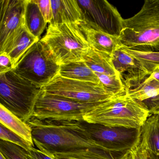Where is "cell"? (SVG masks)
Returning a JSON list of instances; mask_svg holds the SVG:
<instances>
[{
	"mask_svg": "<svg viewBox=\"0 0 159 159\" xmlns=\"http://www.w3.org/2000/svg\"><path fill=\"white\" fill-rule=\"evenodd\" d=\"M52 19L50 25L84 24L83 14L77 0H51Z\"/></svg>",
	"mask_w": 159,
	"mask_h": 159,
	"instance_id": "13",
	"label": "cell"
},
{
	"mask_svg": "<svg viewBox=\"0 0 159 159\" xmlns=\"http://www.w3.org/2000/svg\"><path fill=\"white\" fill-rule=\"evenodd\" d=\"M98 76L101 84L106 91L114 95H119L126 92L119 74L107 75L95 73Z\"/></svg>",
	"mask_w": 159,
	"mask_h": 159,
	"instance_id": "24",
	"label": "cell"
},
{
	"mask_svg": "<svg viewBox=\"0 0 159 159\" xmlns=\"http://www.w3.org/2000/svg\"><path fill=\"white\" fill-rule=\"evenodd\" d=\"M42 89L13 70L0 74V104L25 122L33 116Z\"/></svg>",
	"mask_w": 159,
	"mask_h": 159,
	"instance_id": "4",
	"label": "cell"
},
{
	"mask_svg": "<svg viewBox=\"0 0 159 159\" xmlns=\"http://www.w3.org/2000/svg\"><path fill=\"white\" fill-rule=\"evenodd\" d=\"M0 124L21 137L32 147H34L32 129L30 125L2 104H0Z\"/></svg>",
	"mask_w": 159,
	"mask_h": 159,
	"instance_id": "17",
	"label": "cell"
},
{
	"mask_svg": "<svg viewBox=\"0 0 159 159\" xmlns=\"http://www.w3.org/2000/svg\"><path fill=\"white\" fill-rule=\"evenodd\" d=\"M149 79L155 80L159 82V66L155 68L153 72L148 77Z\"/></svg>",
	"mask_w": 159,
	"mask_h": 159,
	"instance_id": "32",
	"label": "cell"
},
{
	"mask_svg": "<svg viewBox=\"0 0 159 159\" xmlns=\"http://www.w3.org/2000/svg\"><path fill=\"white\" fill-rule=\"evenodd\" d=\"M118 40L121 47L159 52V0H145L136 14L124 19Z\"/></svg>",
	"mask_w": 159,
	"mask_h": 159,
	"instance_id": "2",
	"label": "cell"
},
{
	"mask_svg": "<svg viewBox=\"0 0 159 159\" xmlns=\"http://www.w3.org/2000/svg\"><path fill=\"white\" fill-rule=\"evenodd\" d=\"M91 139L100 148L125 157L139 144L141 128L106 126L81 121Z\"/></svg>",
	"mask_w": 159,
	"mask_h": 159,
	"instance_id": "7",
	"label": "cell"
},
{
	"mask_svg": "<svg viewBox=\"0 0 159 159\" xmlns=\"http://www.w3.org/2000/svg\"><path fill=\"white\" fill-rule=\"evenodd\" d=\"M60 67L47 46L39 40L25 53L13 70L43 87L58 75Z\"/></svg>",
	"mask_w": 159,
	"mask_h": 159,
	"instance_id": "6",
	"label": "cell"
},
{
	"mask_svg": "<svg viewBox=\"0 0 159 159\" xmlns=\"http://www.w3.org/2000/svg\"><path fill=\"white\" fill-rule=\"evenodd\" d=\"M122 159H132V155H131V152H130L129 154H127L126 156H125Z\"/></svg>",
	"mask_w": 159,
	"mask_h": 159,
	"instance_id": "34",
	"label": "cell"
},
{
	"mask_svg": "<svg viewBox=\"0 0 159 159\" xmlns=\"http://www.w3.org/2000/svg\"><path fill=\"white\" fill-rule=\"evenodd\" d=\"M47 23H50L52 19V11L51 0H34Z\"/></svg>",
	"mask_w": 159,
	"mask_h": 159,
	"instance_id": "27",
	"label": "cell"
},
{
	"mask_svg": "<svg viewBox=\"0 0 159 159\" xmlns=\"http://www.w3.org/2000/svg\"><path fill=\"white\" fill-rule=\"evenodd\" d=\"M27 123L32 129L34 144L51 157L90 148L101 149L91 139L80 121L31 118Z\"/></svg>",
	"mask_w": 159,
	"mask_h": 159,
	"instance_id": "1",
	"label": "cell"
},
{
	"mask_svg": "<svg viewBox=\"0 0 159 159\" xmlns=\"http://www.w3.org/2000/svg\"><path fill=\"white\" fill-rule=\"evenodd\" d=\"M120 48L135 58L149 75L159 66V52L137 51L124 47Z\"/></svg>",
	"mask_w": 159,
	"mask_h": 159,
	"instance_id": "23",
	"label": "cell"
},
{
	"mask_svg": "<svg viewBox=\"0 0 159 159\" xmlns=\"http://www.w3.org/2000/svg\"><path fill=\"white\" fill-rule=\"evenodd\" d=\"M126 93L133 99L143 102L159 95V82L148 77L138 85L126 91Z\"/></svg>",
	"mask_w": 159,
	"mask_h": 159,
	"instance_id": "21",
	"label": "cell"
},
{
	"mask_svg": "<svg viewBox=\"0 0 159 159\" xmlns=\"http://www.w3.org/2000/svg\"><path fill=\"white\" fill-rule=\"evenodd\" d=\"M0 159H6L2 153H0Z\"/></svg>",
	"mask_w": 159,
	"mask_h": 159,
	"instance_id": "35",
	"label": "cell"
},
{
	"mask_svg": "<svg viewBox=\"0 0 159 159\" xmlns=\"http://www.w3.org/2000/svg\"><path fill=\"white\" fill-rule=\"evenodd\" d=\"M13 70L12 63L9 55L5 52L0 53V74Z\"/></svg>",
	"mask_w": 159,
	"mask_h": 159,
	"instance_id": "28",
	"label": "cell"
},
{
	"mask_svg": "<svg viewBox=\"0 0 159 159\" xmlns=\"http://www.w3.org/2000/svg\"><path fill=\"white\" fill-rule=\"evenodd\" d=\"M28 156L29 159H56L45 154L39 149L31 148L27 151Z\"/></svg>",
	"mask_w": 159,
	"mask_h": 159,
	"instance_id": "30",
	"label": "cell"
},
{
	"mask_svg": "<svg viewBox=\"0 0 159 159\" xmlns=\"http://www.w3.org/2000/svg\"><path fill=\"white\" fill-rule=\"evenodd\" d=\"M84 61L95 73L107 75L119 74L114 68L111 56L98 52L91 46L84 57Z\"/></svg>",
	"mask_w": 159,
	"mask_h": 159,
	"instance_id": "20",
	"label": "cell"
},
{
	"mask_svg": "<svg viewBox=\"0 0 159 159\" xmlns=\"http://www.w3.org/2000/svg\"><path fill=\"white\" fill-rule=\"evenodd\" d=\"M25 0L0 1V51L21 27L24 26Z\"/></svg>",
	"mask_w": 159,
	"mask_h": 159,
	"instance_id": "11",
	"label": "cell"
},
{
	"mask_svg": "<svg viewBox=\"0 0 159 159\" xmlns=\"http://www.w3.org/2000/svg\"><path fill=\"white\" fill-rule=\"evenodd\" d=\"M0 139L16 144L27 151L30 148H34L21 137L1 124H0Z\"/></svg>",
	"mask_w": 159,
	"mask_h": 159,
	"instance_id": "26",
	"label": "cell"
},
{
	"mask_svg": "<svg viewBox=\"0 0 159 159\" xmlns=\"http://www.w3.org/2000/svg\"><path fill=\"white\" fill-rule=\"evenodd\" d=\"M142 102L124 93L115 96L96 107L84 116V121L106 126L137 128L150 115Z\"/></svg>",
	"mask_w": 159,
	"mask_h": 159,
	"instance_id": "3",
	"label": "cell"
},
{
	"mask_svg": "<svg viewBox=\"0 0 159 159\" xmlns=\"http://www.w3.org/2000/svg\"><path fill=\"white\" fill-rule=\"evenodd\" d=\"M59 65L84 61L91 46L79 26L70 24L50 25L40 40Z\"/></svg>",
	"mask_w": 159,
	"mask_h": 159,
	"instance_id": "5",
	"label": "cell"
},
{
	"mask_svg": "<svg viewBox=\"0 0 159 159\" xmlns=\"http://www.w3.org/2000/svg\"><path fill=\"white\" fill-rule=\"evenodd\" d=\"M58 74L67 79L89 82L102 85L95 72L83 61L61 65Z\"/></svg>",
	"mask_w": 159,
	"mask_h": 159,
	"instance_id": "19",
	"label": "cell"
},
{
	"mask_svg": "<svg viewBox=\"0 0 159 159\" xmlns=\"http://www.w3.org/2000/svg\"><path fill=\"white\" fill-rule=\"evenodd\" d=\"M39 41V39L32 36L23 26L14 33L0 53L9 55L14 69L25 53Z\"/></svg>",
	"mask_w": 159,
	"mask_h": 159,
	"instance_id": "14",
	"label": "cell"
},
{
	"mask_svg": "<svg viewBox=\"0 0 159 159\" xmlns=\"http://www.w3.org/2000/svg\"><path fill=\"white\" fill-rule=\"evenodd\" d=\"M139 144L147 151L159 155V114H150L142 125Z\"/></svg>",
	"mask_w": 159,
	"mask_h": 159,
	"instance_id": "16",
	"label": "cell"
},
{
	"mask_svg": "<svg viewBox=\"0 0 159 159\" xmlns=\"http://www.w3.org/2000/svg\"><path fill=\"white\" fill-rule=\"evenodd\" d=\"M102 103H83L49 93L42 89L32 118L39 120L83 121H84V115Z\"/></svg>",
	"mask_w": 159,
	"mask_h": 159,
	"instance_id": "8",
	"label": "cell"
},
{
	"mask_svg": "<svg viewBox=\"0 0 159 159\" xmlns=\"http://www.w3.org/2000/svg\"><path fill=\"white\" fill-rule=\"evenodd\" d=\"M53 157L56 159H122L125 157L98 148H90L72 153L56 154Z\"/></svg>",
	"mask_w": 159,
	"mask_h": 159,
	"instance_id": "22",
	"label": "cell"
},
{
	"mask_svg": "<svg viewBox=\"0 0 159 159\" xmlns=\"http://www.w3.org/2000/svg\"><path fill=\"white\" fill-rule=\"evenodd\" d=\"M0 153L6 159H29L26 150L16 144L1 139Z\"/></svg>",
	"mask_w": 159,
	"mask_h": 159,
	"instance_id": "25",
	"label": "cell"
},
{
	"mask_svg": "<svg viewBox=\"0 0 159 159\" xmlns=\"http://www.w3.org/2000/svg\"><path fill=\"white\" fill-rule=\"evenodd\" d=\"M42 89L49 93L83 103H102L117 96L106 91L101 84L67 79L59 74Z\"/></svg>",
	"mask_w": 159,
	"mask_h": 159,
	"instance_id": "9",
	"label": "cell"
},
{
	"mask_svg": "<svg viewBox=\"0 0 159 159\" xmlns=\"http://www.w3.org/2000/svg\"><path fill=\"white\" fill-rule=\"evenodd\" d=\"M131 153L132 159H148L147 151L139 144Z\"/></svg>",
	"mask_w": 159,
	"mask_h": 159,
	"instance_id": "31",
	"label": "cell"
},
{
	"mask_svg": "<svg viewBox=\"0 0 159 159\" xmlns=\"http://www.w3.org/2000/svg\"><path fill=\"white\" fill-rule=\"evenodd\" d=\"M111 60L126 91L138 85L149 76L135 58L120 48L111 56Z\"/></svg>",
	"mask_w": 159,
	"mask_h": 159,
	"instance_id": "12",
	"label": "cell"
},
{
	"mask_svg": "<svg viewBox=\"0 0 159 159\" xmlns=\"http://www.w3.org/2000/svg\"><path fill=\"white\" fill-rule=\"evenodd\" d=\"M83 14L84 25L119 38L123 18L117 9L106 0H77Z\"/></svg>",
	"mask_w": 159,
	"mask_h": 159,
	"instance_id": "10",
	"label": "cell"
},
{
	"mask_svg": "<svg viewBox=\"0 0 159 159\" xmlns=\"http://www.w3.org/2000/svg\"><path fill=\"white\" fill-rule=\"evenodd\" d=\"M47 23L34 0H25L24 26L30 34L40 39Z\"/></svg>",
	"mask_w": 159,
	"mask_h": 159,
	"instance_id": "18",
	"label": "cell"
},
{
	"mask_svg": "<svg viewBox=\"0 0 159 159\" xmlns=\"http://www.w3.org/2000/svg\"><path fill=\"white\" fill-rule=\"evenodd\" d=\"M89 45L95 50L112 56L121 47L118 38L81 24L79 26Z\"/></svg>",
	"mask_w": 159,
	"mask_h": 159,
	"instance_id": "15",
	"label": "cell"
},
{
	"mask_svg": "<svg viewBox=\"0 0 159 159\" xmlns=\"http://www.w3.org/2000/svg\"><path fill=\"white\" fill-rule=\"evenodd\" d=\"M142 102L148 110L150 114H159V95Z\"/></svg>",
	"mask_w": 159,
	"mask_h": 159,
	"instance_id": "29",
	"label": "cell"
},
{
	"mask_svg": "<svg viewBox=\"0 0 159 159\" xmlns=\"http://www.w3.org/2000/svg\"><path fill=\"white\" fill-rule=\"evenodd\" d=\"M148 159H159V155H157L152 152L147 151Z\"/></svg>",
	"mask_w": 159,
	"mask_h": 159,
	"instance_id": "33",
	"label": "cell"
}]
</instances>
